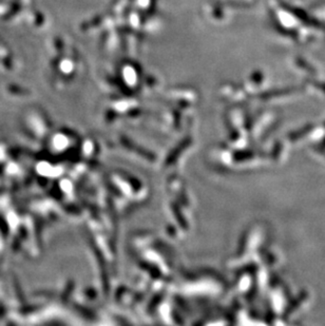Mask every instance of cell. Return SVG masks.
Listing matches in <instances>:
<instances>
[]
</instances>
